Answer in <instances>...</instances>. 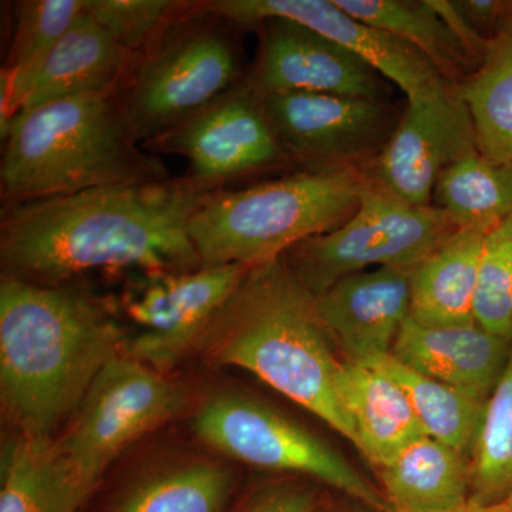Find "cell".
I'll list each match as a JSON object with an SVG mask.
<instances>
[{"label": "cell", "instance_id": "1", "mask_svg": "<svg viewBox=\"0 0 512 512\" xmlns=\"http://www.w3.org/2000/svg\"><path fill=\"white\" fill-rule=\"evenodd\" d=\"M211 192L185 175L3 205V276L56 286L96 269H200L188 224Z\"/></svg>", "mask_w": 512, "mask_h": 512}, {"label": "cell", "instance_id": "2", "mask_svg": "<svg viewBox=\"0 0 512 512\" xmlns=\"http://www.w3.org/2000/svg\"><path fill=\"white\" fill-rule=\"evenodd\" d=\"M127 336L106 303L64 285L0 284V393L22 436L52 440Z\"/></svg>", "mask_w": 512, "mask_h": 512}, {"label": "cell", "instance_id": "3", "mask_svg": "<svg viewBox=\"0 0 512 512\" xmlns=\"http://www.w3.org/2000/svg\"><path fill=\"white\" fill-rule=\"evenodd\" d=\"M198 348L208 362L254 373L328 423L359 450L340 403L342 360L316 308V296L279 258L251 266L205 330Z\"/></svg>", "mask_w": 512, "mask_h": 512}, {"label": "cell", "instance_id": "4", "mask_svg": "<svg viewBox=\"0 0 512 512\" xmlns=\"http://www.w3.org/2000/svg\"><path fill=\"white\" fill-rule=\"evenodd\" d=\"M121 92L86 94L19 113L2 138V204L171 178L160 156L134 137Z\"/></svg>", "mask_w": 512, "mask_h": 512}, {"label": "cell", "instance_id": "5", "mask_svg": "<svg viewBox=\"0 0 512 512\" xmlns=\"http://www.w3.org/2000/svg\"><path fill=\"white\" fill-rule=\"evenodd\" d=\"M367 168L298 171L211 192L188 224L202 268L256 266L348 222L359 210Z\"/></svg>", "mask_w": 512, "mask_h": 512}, {"label": "cell", "instance_id": "6", "mask_svg": "<svg viewBox=\"0 0 512 512\" xmlns=\"http://www.w3.org/2000/svg\"><path fill=\"white\" fill-rule=\"evenodd\" d=\"M238 29L205 2H187L138 56L121 99L141 146L244 82Z\"/></svg>", "mask_w": 512, "mask_h": 512}, {"label": "cell", "instance_id": "7", "mask_svg": "<svg viewBox=\"0 0 512 512\" xmlns=\"http://www.w3.org/2000/svg\"><path fill=\"white\" fill-rule=\"evenodd\" d=\"M456 231L439 208L409 204L377 183L367 168L356 214L333 231L299 242L282 259L319 296L367 269H413Z\"/></svg>", "mask_w": 512, "mask_h": 512}, {"label": "cell", "instance_id": "8", "mask_svg": "<svg viewBox=\"0 0 512 512\" xmlns=\"http://www.w3.org/2000/svg\"><path fill=\"white\" fill-rule=\"evenodd\" d=\"M194 431L202 443L242 463L309 477L377 511H390L382 490L328 441L248 394L211 396L195 414Z\"/></svg>", "mask_w": 512, "mask_h": 512}, {"label": "cell", "instance_id": "9", "mask_svg": "<svg viewBox=\"0 0 512 512\" xmlns=\"http://www.w3.org/2000/svg\"><path fill=\"white\" fill-rule=\"evenodd\" d=\"M184 407L185 393L178 384L123 353L101 370L57 444L92 493L124 448Z\"/></svg>", "mask_w": 512, "mask_h": 512}, {"label": "cell", "instance_id": "10", "mask_svg": "<svg viewBox=\"0 0 512 512\" xmlns=\"http://www.w3.org/2000/svg\"><path fill=\"white\" fill-rule=\"evenodd\" d=\"M190 163L188 177L211 191L266 171L293 165L266 116L261 94L244 82L232 87L180 126L143 146Z\"/></svg>", "mask_w": 512, "mask_h": 512}, {"label": "cell", "instance_id": "11", "mask_svg": "<svg viewBox=\"0 0 512 512\" xmlns=\"http://www.w3.org/2000/svg\"><path fill=\"white\" fill-rule=\"evenodd\" d=\"M251 266L232 264L188 272H144L124 292L123 309L140 329L124 355L158 372L198 348L205 330L237 291Z\"/></svg>", "mask_w": 512, "mask_h": 512}, {"label": "cell", "instance_id": "12", "mask_svg": "<svg viewBox=\"0 0 512 512\" xmlns=\"http://www.w3.org/2000/svg\"><path fill=\"white\" fill-rule=\"evenodd\" d=\"M261 97L276 137L302 171L369 168L399 123L386 100L319 93Z\"/></svg>", "mask_w": 512, "mask_h": 512}, {"label": "cell", "instance_id": "13", "mask_svg": "<svg viewBox=\"0 0 512 512\" xmlns=\"http://www.w3.org/2000/svg\"><path fill=\"white\" fill-rule=\"evenodd\" d=\"M478 150L476 128L456 82L441 77L407 99L392 137L369 173L397 197L433 207V192L450 165Z\"/></svg>", "mask_w": 512, "mask_h": 512}, {"label": "cell", "instance_id": "14", "mask_svg": "<svg viewBox=\"0 0 512 512\" xmlns=\"http://www.w3.org/2000/svg\"><path fill=\"white\" fill-rule=\"evenodd\" d=\"M258 59L247 74L259 94L319 93L384 100L386 82L362 57L292 20L258 23Z\"/></svg>", "mask_w": 512, "mask_h": 512}, {"label": "cell", "instance_id": "15", "mask_svg": "<svg viewBox=\"0 0 512 512\" xmlns=\"http://www.w3.org/2000/svg\"><path fill=\"white\" fill-rule=\"evenodd\" d=\"M205 5L244 29L274 18L306 26L362 57L384 79L402 89L407 99L443 77L419 50L353 18L335 0H205Z\"/></svg>", "mask_w": 512, "mask_h": 512}, {"label": "cell", "instance_id": "16", "mask_svg": "<svg viewBox=\"0 0 512 512\" xmlns=\"http://www.w3.org/2000/svg\"><path fill=\"white\" fill-rule=\"evenodd\" d=\"M412 269L375 268L316 296L320 319L346 362L369 365L392 353L410 316Z\"/></svg>", "mask_w": 512, "mask_h": 512}, {"label": "cell", "instance_id": "17", "mask_svg": "<svg viewBox=\"0 0 512 512\" xmlns=\"http://www.w3.org/2000/svg\"><path fill=\"white\" fill-rule=\"evenodd\" d=\"M511 353V342L477 322L426 326L409 316L390 355L414 372L488 399L503 376Z\"/></svg>", "mask_w": 512, "mask_h": 512}, {"label": "cell", "instance_id": "18", "mask_svg": "<svg viewBox=\"0 0 512 512\" xmlns=\"http://www.w3.org/2000/svg\"><path fill=\"white\" fill-rule=\"evenodd\" d=\"M137 59L82 13L46 57L19 113L55 101L123 89Z\"/></svg>", "mask_w": 512, "mask_h": 512}, {"label": "cell", "instance_id": "19", "mask_svg": "<svg viewBox=\"0 0 512 512\" xmlns=\"http://www.w3.org/2000/svg\"><path fill=\"white\" fill-rule=\"evenodd\" d=\"M336 387L359 451L376 470L427 436L402 387L375 366L342 360Z\"/></svg>", "mask_w": 512, "mask_h": 512}, {"label": "cell", "instance_id": "20", "mask_svg": "<svg viewBox=\"0 0 512 512\" xmlns=\"http://www.w3.org/2000/svg\"><path fill=\"white\" fill-rule=\"evenodd\" d=\"M488 232L457 229L412 269L410 318L426 326L470 325Z\"/></svg>", "mask_w": 512, "mask_h": 512}, {"label": "cell", "instance_id": "21", "mask_svg": "<svg viewBox=\"0 0 512 512\" xmlns=\"http://www.w3.org/2000/svg\"><path fill=\"white\" fill-rule=\"evenodd\" d=\"M377 473L389 512H451L470 503V456L429 436Z\"/></svg>", "mask_w": 512, "mask_h": 512}, {"label": "cell", "instance_id": "22", "mask_svg": "<svg viewBox=\"0 0 512 512\" xmlns=\"http://www.w3.org/2000/svg\"><path fill=\"white\" fill-rule=\"evenodd\" d=\"M89 495L57 440L20 436L3 451L0 512H77Z\"/></svg>", "mask_w": 512, "mask_h": 512}, {"label": "cell", "instance_id": "23", "mask_svg": "<svg viewBox=\"0 0 512 512\" xmlns=\"http://www.w3.org/2000/svg\"><path fill=\"white\" fill-rule=\"evenodd\" d=\"M86 0H23L15 3V30L0 74V136L18 116L33 80L70 26L82 16Z\"/></svg>", "mask_w": 512, "mask_h": 512}, {"label": "cell", "instance_id": "24", "mask_svg": "<svg viewBox=\"0 0 512 512\" xmlns=\"http://www.w3.org/2000/svg\"><path fill=\"white\" fill-rule=\"evenodd\" d=\"M373 28L409 43L436 66L441 76L461 82L477 69L478 60L431 0H335Z\"/></svg>", "mask_w": 512, "mask_h": 512}, {"label": "cell", "instance_id": "25", "mask_svg": "<svg viewBox=\"0 0 512 512\" xmlns=\"http://www.w3.org/2000/svg\"><path fill=\"white\" fill-rule=\"evenodd\" d=\"M457 87L480 153L494 163L512 164V16L488 39L483 60Z\"/></svg>", "mask_w": 512, "mask_h": 512}, {"label": "cell", "instance_id": "26", "mask_svg": "<svg viewBox=\"0 0 512 512\" xmlns=\"http://www.w3.org/2000/svg\"><path fill=\"white\" fill-rule=\"evenodd\" d=\"M433 207L457 229L493 231L512 217V164H498L480 151L468 154L440 175Z\"/></svg>", "mask_w": 512, "mask_h": 512}, {"label": "cell", "instance_id": "27", "mask_svg": "<svg viewBox=\"0 0 512 512\" xmlns=\"http://www.w3.org/2000/svg\"><path fill=\"white\" fill-rule=\"evenodd\" d=\"M369 366L386 373L402 387L427 436L471 458L488 399L414 372L392 355L379 357Z\"/></svg>", "mask_w": 512, "mask_h": 512}, {"label": "cell", "instance_id": "28", "mask_svg": "<svg viewBox=\"0 0 512 512\" xmlns=\"http://www.w3.org/2000/svg\"><path fill=\"white\" fill-rule=\"evenodd\" d=\"M231 491L228 468L212 463L185 464L134 485L114 512H221Z\"/></svg>", "mask_w": 512, "mask_h": 512}, {"label": "cell", "instance_id": "29", "mask_svg": "<svg viewBox=\"0 0 512 512\" xmlns=\"http://www.w3.org/2000/svg\"><path fill=\"white\" fill-rule=\"evenodd\" d=\"M512 493V353L485 403L471 453V497L481 505L503 503Z\"/></svg>", "mask_w": 512, "mask_h": 512}, {"label": "cell", "instance_id": "30", "mask_svg": "<svg viewBox=\"0 0 512 512\" xmlns=\"http://www.w3.org/2000/svg\"><path fill=\"white\" fill-rule=\"evenodd\" d=\"M474 318L512 343V217L485 237Z\"/></svg>", "mask_w": 512, "mask_h": 512}, {"label": "cell", "instance_id": "31", "mask_svg": "<svg viewBox=\"0 0 512 512\" xmlns=\"http://www.w3.org/2000/svg\"><path fill=\"white\" fill-rule=\"evenodd\" d=\"M185 5L187 0H86L83 13L140 56Z\"/></svg>", "mask_w": 512, "mask_h": 512}, {"label": "cell", "instance_id": "32", "mask_svg": "<svg viewBox=\"0 0 512 512\" xmlns=\"http://www.w3.org/2000/svg\"><path fill=\"white\" fill-rule=\"evenodd\" d=\"M318 490L302 477H286L256 485L232 512H315Z\"/></svg>", "mask_w": 512, "mask_h": 512}, {"label": "cell", "instance_id": "33", "mask_svg": "<svg viewBox=\"0 0 512 512\" xmlns=\"http://www.w3.org/2000/svg\"><path fill=\"white\" fill-rule=\"evenodd\" d=\"M315 512H380L369 505L349 498L348 503H320Z\"/></svg>", "mask_w": 512, "mask_h": 512}, {"label": "cell", "instance_id": "34", "mask_svg": "<svg viewBox=\"0 0 512 512\" xmlns=\"http://www.w3.org/2000/svg\"><path fill=\"white\" fill-rule=\"evenodd\" d=\"M451 512H512L510 505L505 503L491 504V505H481L474 503V501L470 500V503L464 505L460 510L451 511Z\"/></svg>", "mask_w": 512, "mask_h": 512}, {"label": "cell", "instance_id": "35", "mask_svg": "<svg viewBox=\"0 0 512 512\" xmlns=\"http://www.w3.org/2000/svg\"><path fill=\"white\" fill-rule=\"evenodd\" d=\"M505 503L510 505V508L512 510V493L510 495H508V498H507V500H505Z\"/></svg>", "mask_w": 512, "mask_h": 512}]
</instances>
